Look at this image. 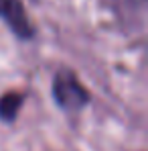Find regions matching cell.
<instances>
[{
	"label": "cell",
	"instance_id": "1",
	"mask_svg": "<svg viewBox=\"0 0 148 151\" xmlns=\"http://www.w3.org/2000/svg\"><path fill=\"white\" fill-rule=\"evenodd\" d=\"M53 96H55L57 104L67 112L81 110L89 102V92L79 84L77 76L69 70L57 72L55 82H53Z\"/></svg>",
	"mask_w": 148,
	"mask_h": 151
},
{
	"label": "cell",
	"instance_id": "2",
	"mask_svg": "<svg viewBox=\"0 0 148 151\" xmlns=\"http://www.w3.org/2000/svg\"><path fill=\"white\" fill-rule=\"evenodd\" d=\"M0 19L10 27V31L18 39H30L35 35V29L21 0H0Z\"/></svg>",
	"mask_w": 148,
	"mask_h": 151
},
{
	"label": "cell",
	"instance_id": "3",
	"mask_svg": "<svg viewBox=\"0 0 148 151\" xmlns=\"http://www.w3.org/2000/svg\"><path fill=\"white\" fill-rule=\"evenodd\" d=\"M23 104V96L16 92H8L0 98V119L6 123H12L18 114V108Z\"/></svg>",
	"mask_w": 148,
	"mask_h": 151
}]
</instances>
